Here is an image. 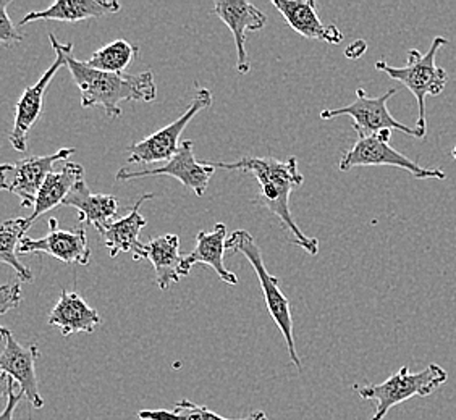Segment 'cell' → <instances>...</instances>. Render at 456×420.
<instances>
[{
	"label": "cell",
	"instance_id": "cell-19",
	"mask_svg": "<svg viewBox=\"0 0 456 420\" xmlns=\"http://www.w3.org/2000/svg\"><path fill=\"white\" fill-rule=\"evenodd\" d=\"M47 322L61 328V336H71L73 333L94 332L96 327L102 324V319L78 293L61 291V298L51 311Z\"/></svg>",
	"mask_w": 456,
	"mask_h": 420
},
{
	"label": "cell",
	"instance_id": "cell-18",
	"mask_svg": "<svg viewBox=\"0 0 456 420\" xmlns=\"http://www.w3.org/2000/svg\"><path fill=\"white\" fill-rule=\"evenodd\" d=\"M63 207H73L79 212L81 225H93L97 233L102 235L106 228L114 222L115 214L118 210V201L114 196L91 193L85 180L71 188L70 194L61 204Z\"/></svg>",
	"mask_w": 456,
	"mask_h": 420
},
{
	"label": "cell",
	"instance_id": "cell-13",
	"mask_svg": "<svg viewBox=\"0 0 456 420\" xmlns=\"http://www.w3.org/2000/svg\"><path fill=\"white\" fill-rule=\"evenodd\" d=\"M45 253L61 262L88 265L91 262V247L85 227L61 230L59 220L49 219V231L39 239L25 237L18 247V254Z\"/></svg>",
	"mask_w": 456,
	"mask_h": 420
},
{
	"label": "cell",
	"instance_id": "cell-25",
	"mask_svg": "<svg viewBox=\"0 0 456 420\" xmlns=\"http://www.w3.org/2000/svg\"><path fill=\"white\" fill-rule=\"evenodd\" d=\"M138 53V47L125 39H118L106 47L99 49L86 61V65L94 70L106 73H123Z\"/></svg>",
	"mask_w": 456,
	"mask_h": 420
},
{
	"label": "cell",
	"instance_id": "cell-11",
	"mask_svg": "<svg viewBox=\"0 0 456 420\" xmlns=\"http://www.w3.org/2000/svg\"><path fill=\"white\" fill-rule=\"evenodd\" d=\"M214 172L216 168L211 164L196 160L193 142L188 140L180 144V149L167 164L154 168H142L138 172H132L130 168L123 166L117 172L115 178L118 182H133L146 176H172L183 184L184 188L191 190L198 198H201L209 186Z\"/></svg>",
	"mask_w": 456,
	"mask_h": 420
},
{
	"label": "cell",
	"instance_id": "cell-6",
	"mask_svg": "<svg viewBox=\"0 0 456 420\" xmlns=\"http://www.w3.org/2000/svg\"><path fill=\"white\" fill-rule=\"evenodd\" d=\"M390 138H392L390 130H384L366 138H358L354 146L343 154L338 168L342 172H350L351 168H356V166H388L406 170L418 180H445L447 178V174L442 172L439 166H434V168L421 166L408 156L402 154L400 150H396L390 144Z\"/></svg>",
	"mask_w": 456,
	"mask_h": 420
},
{
	"label": "cell",
	"instance_id": "cell-10",
	"mask_svg": "<svg viewBox=\"0 0 456 420\" xmlns=\"http://www.w3.org/2000/svg\"><path fill=\"white\" fill-rule=\"evenodd\" d=\"M75 150V148H63L49 156H31L13 164H4L0 166V188L18 196L23 209H35L39 190L43 188L47 176L53 174V164L70 158Z\"/></svg>",
	"mask_w": 456,
	"mask_h": 420
},
{
	"label": "cell",
	"instance_id": "cell-16",
	"mask_svg": "<svg viewBox=\"0 0 456 420\" xmlns=\"http://www.w3.org/2000/svg\"><path fill=\"white\" fill-rule=\"evenodd\" d=\"M273 5L281 12L291 29L303 37L329 44L342 43V31L335 25H324L321 21L314 0H273Z\"/></svg>",
	"mask_w": 456,
	"mask_h": 420
},
{
	"label": "cell",
	"instance_id": "cell-15",
	"mask_svg": "<svg viewBox=\"0 0 456 420\" xmlns=\"http://www.w3.org/2000/svg\"><path fill=\"white\" fill-rule=\"evenodd\" d=\"M156 194H142L133 209L122 217V219L114 220L106 231L101 235L104 246L109 249L110 257H117L122 253L132 254L133 261H141L146 259V245H141L140 233L142 228L146 227L148 220L140 214L141 204L154 199Z\"/></svg>",
	"mask_w": 456,
	"mask_h": 420
},
{
	"label": "cell",
	"instance_id": "cell-20",
	"mask_svg": "<svg viewBox=\"0 0 456 420\" xmlns=\"http://www.w3.org/2000/svg\"><path fill=\"white\" fill-rule=\"evenodd\" d=\"M120 10V4L114 0H57L49 9L41 12H29L21 18L18 27H25L37 20H55V21H83L89 18H101L112 15Z\"/></svg>",
	"mask_w": 456,
	"mask_h": 420
},
{
	"label": "cell",
	"instance_id": "cell-27",
	"mask_svg": "<svg viewBox=\"0 0 456 420\" xmlns=\"http://www.w3.org/2000/svg\"><path fill=\"white\" fill-rule=\"evenodd\" d=\"M21 301V287L18 283H5L0 288V314H7L12 309H17Z\"/></svg>",
	"mask_w": 456,
	"mask_h": 420
},
{
	"label": "cell",
	"instance_id": "cell-24",
	"mask_svg": "<svg viewBox=\"0 0 456 420\" xmlns=\"http://www.w3.org/2000/svg\"><path fill=\"white\" fill-rule=\"evenodd\" d=\"M138 417L141 420H269L265 412L263 411H255L248 417H241V419H227V417H222L217 412L208 409L206 406H200L190 400H182L180 403L175 404L172 411L167 409L140 411Z\"/></svg>",
	"mask_w": 456,
	"mask_h": 420
},
{
	"label": "cell",
	"instance_id": "cell-21",
	"mask_svg": "<svg viewBox=\"0 0 456 420\" xmlns=\"http://www.w3.org/2000/svg\"><path fill=\"white\" fill-rule=\"evenodd\" d=\"M81 180H85V168L79 164H73V162H67L59 172H53L51 175L47 176V180L37 194L35 209L28 217L29 223L33 225L36 220L39 219L41 215H45V212L61 206L67 199V196L70 194L71 188Z\"/></svg>",
	"mask_w": 456,
	"mask_h": 420
},
{
	"label": "cell",
	"instance_id": "cell-2",
	"mask_svg": "<svg viewBox=\"0 0 456 420\" xmlns=\"http://www.w3.org/2000/svg\"><path fill=\"white\" fill-rule=\"evenodd\" d=\"M67 67L81 93V107H101L110 118L122 117V102H152L158 97L151 71L125 75L94 70L71 52L67 55Z\"/></svg>",
	"mask_w": 456,
	"mask_h": 420
},
{
	"label": "cell",
	"instance_id": "cell-17",
	"mask_svg": "<svg viewBox=\"0 0 456 420\" xmlns=\"http://www.w3.org/2000/svg\"><path fill=\"white\" fill-rule=\"evenodd\" d=\"M227 227L224 223H216L211 231H200L196 235V246L188 255H183L182 277H186L193 265L204 263L209 265L219 275L220 280L230 287L238 283L237 275L228 271L224 263V254L227 251Z\"/></svg>",
	"mask_w": 456,
	"mask_h": 420
},
{
	"label": "cell",
	"instance_id": "cell-8",
	"mask_svg": "<svg viewBox=\"0 0 456 420\" xmlns=\"http://www.w3.org/2000/svg\"><path fill=\"white\" fill-rule=\"evenodd\" d=\"M212 105V93L209 89L198 88L193 101L186 109L182 117H178L175 122L160 128L159 132L148 136L146 140L133 142L126 149L128 152V164H158V162H168L180 149V136L188 126V123L193 120L196 115L204 109H209Z\"/></svg>",
	"mask_w": 456,
	"mask_h": 420
},
{
	"label": "cell",
	"instance_id": "cell-28",
	"mask_svg": "<svg viewBox=\"0 0 456 420\" xmlns=\"http://www.w3.org/2000/svg\"><path fill=\"white\" fill-rule=\"evenodd\" d=\"M4 382H5V393H7V404H5V409L0 416V420H13V414L17 411L18 404L27 398L25 393L21 390H15V382L10 378V376H2Z\"/></svg>",
	"mask_w": 456,
	"mask_h": 420
},
{
	"label": "cell",
	"instance_id": "cell-9",
	"mask_svg": "<svg viewBox=\"0 0 456 420\" xmlns=\"http://www.w3.org/2000/svg\"><path fill=\"white\" fill-rule=\"evenodd\" d=\"M49 39H51L53 52H55V61L45 71V75L37 79L36 85L25 89L23 96L20 97V101H18L17 110H15V123H13V130H12L9 136L12 148L18 150V152H27L28 133L43 114L45 91L49 88V85L53 83L57 71L67 65V55L73 52V43L61 44L53 33L49 35Z\"/></svg>",
	"mask_w": 456,
	"mask_h": 420
},
{
	"label": "cell",
	"instance_id": "cell-1",
	"mask_svg": "<svg viewBox=\"0 0 456 420\" xmlns=\"http://www.w3.org/2000/svg\"><path fill=\"white\" fill-rule=\"evenodd\" d=\"M214 168L222 170H241L251 174L261 184V194L256 202L281 220V227L289 230V241L306 251L307 254L317 255L319 241L309 238L299 230L289 210V196L299 188L305 178L298 172L297 158L279 160L275 158H243L237 162H209Z\"/></svg>",
	"mask_w": 456,
	"mask_h": 420
},
{
	"label": "cell",
	"instance_id": "cell-29",
	"mask_svg": "<svg viewBox=\"0 0 456 420\" xmlns=\"http://www.w3.org/2000/svg\"><path fill=\"white\" fill-rule=\"evenodd\" d=\"M452 158H453V160H455V162H456V144H455V148H453V149H452Z\"/></svg>",
	"mask_w": 456,
	"mask_h": 420
},
{
	"label": "cell",
	"instance_id": "cell-12",
	"mask_svg": "<svg viewBox=\"0 0 456 420\" xmlns=\"http://www.w3.org/2000/svg\"><path fill=\"white\" fill-rule=\"evenodd\" d=\"M0 333L4 340V351L0 356L2 376H10L25 393L31 406L36 409H41L45 406V400L39 393V384L36 376V362L41 358V351L37 344H31L28 348L21 346L15 340L13 333L5 327Z\"/></svg>",
	"mask_w": 456,
	"mask_h": 420
},
{
	"label": "cell",
	"instance_id": "cell-3",
	"mask_svg": "<svg viewBox=\"0 0 456 420\" xmlns=\"http://www.w3.org/2000/svg\"><path fill=\"white\" fill-rule=\"evenodd\" d=\"M450 44L447 37L437 36L430 43L429 51L421 53L418 49L408 51V59L404 67L388 65L386 61H379L376 69L387 73L392 79L402 83L404 88L411 91L412 96L418 102L419 112L416 120V130L419 138L428 134V120H426V99L428 96H439L447 86L448 73L437 65V52L444 45Z\"/></svg>",
	"mask_w": 456,
	"mask_h": 420
},
{
	"label": "cell",
	"instance_id": "cell-22",
	"mask_svg": "<svg viewBox=\"0 0 456 420\" xmlns=\"http://www.w3.org/2000/svg\"><path fill=\"white\" fill-rule=\"evenodd\" d=\"M146 254L156 271V281L160 289H167L182 279V262L180 255V239L176 235H164L154 238L146 245Z\"/></svg>",
	"mask_w": 456,
	"mask_h": 420
},
{
	"label": "cell",
	"instance_id": "cell-26",
	"mask_svg": "<svg viewBox=\"0 0 456 420\" xmlns=\"http://www.w3.org/2000/svg\"><path fill=\"white\" fill-rule=\"evenodd\" d=\"M12 4V0H0V43L10 47V45L18 44L25 39V36L13 27L10 21L7 7Z\"/></svg>",
	"mask_w": 456,
	"mask_h": 420
},
{
	"label": "cell",
	"instance_id": "cell-4",
	"mask_svg": "<svg viewBox=\"0 0 456 420\" xmlns=\"http://www.w3.org/2000/svg\"><path fill=\"white\" fill-rule=\"evenodd\" d=\"M447 378V370L440 368L439 364H430L416 374H411L410 368L403 366L382 384L354 385L353 390L360 394L362 400L376 404L374 416L369 420H384L392 408L411 400L414 396L428 398L440 385H444Z\"/></svg>",
	"mask_w": 456,
	"mask_h": 420
},
{
	"label": "cell",
	"instance_id": "cell-14",
	"mask_svg": "<svg viewBox=\"0 0 456 420\" xmlns=\"http://www.w3.org/2000/svg\"><path fill=\"white\" fill-rule=\"evenodd\" d=\"M214 13L230 28L237 45V70L246 75L251 70L246 52V33L263 29L267 17L253 4L245 0H217L214 4Z\"/></svg>",
	"mask_w": 456,
	"mask_h": 420
},
{
	"label": "cell",
	"instance_id": "cell-5",
	"mask_svg": "<svg viewBox=\"0 0 456 420\" xmlns=\"http://www.w3.org/2000/svg\"><path fill=\"white\" fill-rule=\"evenodd\" d=\"M227 251L232 253H241L245 255L249 263L253 265L256 275L259 279V285L263 289L264 299L269 309V314L273 322L281 328V335L289 348V359L301 370V360H299L298 351L295 344V333H293V317H291V307L289 301L281 291V280L273 277L271 271H267L264 263L261 247L256 243L255 238L251 237L245 230H237L227 238Z\"/></svg>",
	"mask_w": 456,
	"mask_h": 420
},
{
	"label": "cell",
	"instance_id": "cell-7",
	"mask_svg": "<svg viewBox=\"0 0 456 420\" xmlns=\"http://www.w3.org/2000/svg\"><path fill=\"white\" fill-rule=\"evenodd\" d=\"M398 89H388L382 96L369 97L362 88L356 89V101L353 104L342 107V109H330L322 110V120H332L337 117H350L353 120V128L358 134V138L372 136L384 130L390 132H402L411 138H419V133L416 128H410L402 122L395 120V117L388 112V101L395 96Z\"/></svg>",
	"mask_w": 456,
	"mask_h": 420
},
{
	"label": "cell",
	"instance_id": "cell-23",
	"mask_svg": "<svg viewBox=\"0 0 456 420\" xmlns=\"http://www.w3.org/2000/svg\"><path fill=\"white\" fill-rule=\"evenodd\" d=\"M29 227H31L29 220L18 217V219L4 222V225L0 228V262L10 265L13 271H17L18 279L27 283L35 280L33 271L25 263L18 261L17 254L20 243L25 238V233Z\"/></svg>",
	"mask_w": 456,
	"mask_h": 420
}]
</instances>
